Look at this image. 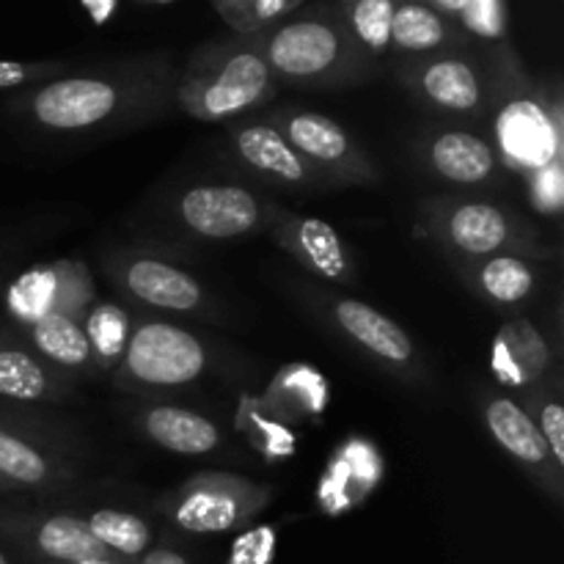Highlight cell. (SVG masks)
Listing matches in <instances>:
<instances>
[{
    "label": "cell",
    "instance_id": "6da1fadb",
    "mask_svg": "<svg viewBox=\"0 0 564 564\" xmlns=\"http://www.w3.org/2000/svg\"><path fill=\"white\" fill-rule=\"evenodd\" d=\"M174 55L165 50L124 55L22 88L9 113L50 143H86L132 132L174 108Z\"/></svg>",
    "mask_w": 564,
    "mask_h": 564
},
{
    "label": "cell",
    "instance_id": "3957f363",
    "mask_svg": "<svg viewBox=\"0 0 564 564\" xmlns=\"http://www.w3.org/2000/svg\"><path fill=\"white\" fill-rule=\"evenodd\" d=\"M279 94L262 55V36L198 44L176 72L174 105L198 121H229L264 108Z\"/></svg>",
    "mask_w": 564,
    "mask_h": 564
},
{
    "label": "cell",
    "instance_id": "e575fe53",
    "mask_svg": "<svg viewBox=\"0 0 564 564\" xmlns=\"http://www.w3.org/2000/svg\"><path fill=\"white\" fill-rule=\"evenodd\" d=\"M72 564H132V562L116 560V556H105V560H83V562H72Z\"/></svg>",
    "mask_w": 564,
    "mask_h": 564
},
{
    "label": "cell",
    "instance_id": "ba28073f",
    "mask_svg": "<svg viewBox=\"0 0 564 564\" xmlns=\"http://www.w3.org/2000/svg\"><path fill=\"white\" fill-rule=\"evenodd\" d=\"M209 361V347L193 330L165 319H138L113 369V386L132 397L169 394L202 380Z\"/></svg>",
    "mask_w": 564,
    "mask_h": 564
},
{
    "label": "cell",
    "instance_id": "484cf974",
    "mask_svg": "<svg viewBox=\"0 0 564 564\" xmlns=\"http://www.w3.org/2000/svg\"><path fill=\"white\" fill-rule=\"evenodd\" d=\"M75 516L102 549L124 562H138L154 545V523L135 510L99 505L94 510H77Z\"/></svg>",
    "mask_w": 564,
    "mask_h": 564
},
{
    "label": "cell",
    "instance_id": "7402d4cb",
    "mask_svg": "<svg viewBox=\"0 0 564 564\" xmlns=\"http://www.w3.org/2000/svg\"><path fill=\"white\" fill-rule=\"evenodd\" d=\"M490 367H494L501 391L521 394L523 389L549 378L560 367V356L532 319L510 317L496 334Z\"/></svg>",
    "mask_w": 564,
    "mask_h": 564
},
{
    "label": "cell",
    "instance_id": "ffe728a7",
    "mask_svg": "<svg viewBox=\"0 0 564 564\" xmlns=\"http://www.w3.org/2000/svg\"><path fill=\"white\" fill-rule=\"evenodd\" d=\"M77 400V383L50 367L14 325H0V402L3 405H66Z\"/></svg>",
    "mask_w": 564,
    "mask_h": 564
},
{
    "label": "cell",
    "instance_id": "4dcf8cb0",
    "mask_svg": "<svg viewBox=\"0 0 564 564\" xmlns=\"http://www.w3.org/2000/svg\"><path fill=\"white\" fill-rule=\"evenodd\" d=\"M303 0H215L213 11L224 20L231 36L253 39L303 9Z\"/></svg>",
    "mask_w": 564,
    "mask_h": 564
},
{
    "label": "cell",
    "instance_id": "7c38bea8",
    "mask_svg": "<svg viewBox=\"0 0 564 564\" xmlns=\"http://www.w3.org/2000/svg\"><path fill=\"white\" fill-rule=\"evenodd\" d=\"M273 499L264 482L226 471H202L160 501L165 521L182 534H226L246 529Z\"/></svg>",
    "mask_w": 564,
    "mask_h": 564
},
{
    "label": "cell",
    "instance_id": "d590c367",
    "mask_svg": "<svg viewBox=\"0 0 564 564\" xmlns=\"http://www.w3.org/2000/svg\"><path fill=\"white\" fill-rule=\"evenodd\" d=\"M0 564H17L14 556L9 554V549H6L3 543H0Z\"/></svg>",
    "mask_w": 564,
    "mask_h": 564
},
{
    "label": "cell",
    "instance_id": "ac0fdd59",
    "mask_svg": "<svg viewBox=\"0 0 564 564\" xmlns=\"http://www.w3.org/2000/svg\"><path fill=\"white\" fill-rule=\"evenodd\" d=\"M94 303H97V290L91 273L75 259L39 264L22 273L9 290V314L11 325L17 328L47 314H64L83 323Z\"/></svg>",
    "mask_w": 564,
    "mask_h": 564
},
{
    "label": "cell",
    "instance_id": "f546056e",
    "mask_svg": "<svg viewBox=\"0 0 564 564\" xmlns=\"http://www.w3.org/2000/svg\"><path fill=\"white\" fill-rule=\"evenodd\" d=\"M83 330H86L97 372L116 369V364L124 356L127 339H130V314L121 306H113V303H94L86 317H83Z\"/></svg>",
    "mask_w": 564,
    "mask_h": 564
},
{
    "label": "cell",
    "instance_id": "d4e9b609",
    "mask_svg": "<svg viewBox=\"0 0 564 564\" xmlns=\"http://www.w3.org/2000/svg\"><path fill=\"white\" fill-rule=\"evenodd\" d=\"M17 328V325H14ZM22 339L58 372L72 378L77 383L80 378H91L97 375L94 367L91 347H88L86 330H83L80 319L64 317V314H47L33 323L17 328Z\"/></svg>",
    "mask_w": 564,
    "mask_h": 564
},
{
    "label": "cell",
    "instance_id": "f1b7e54d",
    "mask_svg": "<svg viewBox=\"0 0 564 564\" xmlns=\"http://www.w3.org/2000/svg\"><path fill=\"white\" fill-rule=\"evenodd\" d=\"M441 17L455 22L474 44L507 42L505 0H427Z\"/></svg>",
    "mask_w": 564,
    "mask_h": 564
},
{
    "label": "cell",
    "instance_id": "1f68e13d",
    "mask_svg": "<svg viewBox=\"0 0 564 564\" xmlns=\"http://www.w3.org/2000/svg\"><path fill=\"white\" fill-rule=\"evenodd\" d=\"M69 69V61H0V91L39 86L66 75Z\"/></svg>",
    "mask_w": 564,
    "mask_h": 564
},
{
    "label": "cell",
    "instance_id": "836d02e7",
    "mask_svg": "<svg viewBox=\"0 0 564 564\" xmlns=\"http://www.w3.org/2000/svg\"><path fill=\"white\" fill-rule=\"evenodd\" d=\"M132 564H196V562L191 560V554H187L174 538H163V540H154L152 549Z\"/></svg>",
    "mask_w": 564,
    "mask_h": 564
},
{
    "label": "cell",
    "instance_id": "8992f818",
    "mask_svg": "<svg viewBox=\"0 0 564 564\" xmlns=\"http://www.w3.org/2000/svg\"><path fill=\"white\" fill-rule=\"evenodd\" d=\"M394 75L419 108L441 119L477 121L494 110L496 66L490 44L485 50L471 44L457 53L402 58Z\"/></svg>",
    "mask_w": 564,
    "mask_h": 564
},
{
    "label": "cell",
    "instance_id": "e0dca14e",
    "mask_svg": "<svg viewBox=\"0 0 564 564\" xmlns=\"http://www.w3.org/2000/svg\"><path fill=\"white\" fill-rule=\"evenodd\" d=\"M416 160L430 176L455 187H496L505 182V163L494 141L457 124H435L422 130L413 143Z\"/></svg>",
    "mask_w": 564,
    "mask_h": 564
},
{
    "label": "cell",
    "instance_id": "52a82bcc",
    "mask_svg": "<svg viewBox=\"0 0 564 564\" xmlns=\"http://www.w3.org/2000/svg\"><path fill=\"white\" fill-rule=\"evenodd\" d=\"M281 204L242 182L196 180L163 202V224L196 242H235L268 231Z\"/></svg>",
    "mask_w": 564,
    "mask_h": 564
},
{
    "label": "cell",
    "instance_id": "4fadbf2b",
    "mask_svg": "<svg viewBox=\"0 0 564 564\" xmlns=\"http://www.w3.org/2000/svg\"><path fill=\"white\" fill-rule=\"evenodd\" d=\"M77 479L75 444L22 408L0 416V488L58 494Z\"/></svg>",
    "mask_w": 564,
    "mask_h": 564
},
{
    "label": "cell",
    "instance_id": "44dd1931",
    "mask_svg": "<svg viewBox=\"0 0 564 564\" xmlns=\"http://www.w3.org/2000/svg\"><path fill=\"white\" fill-rule=\"evenodd\" d=\"M452 268L485 306L507 317H521L540 290V262L532 259L499 253L485 259H455Z\"/></svg>",
    "mask_w": 564,
    "mask_h": 564
},
{
    "label": "cell",
    "instance_id": "2e32d148",
    "mask_svg": "<svg viewBox=\"0 0 564 564\" xmlns=\"http://www.w3.org/2000/svg\"><path fill=\"white\" fill-rule=\"evenodd\" d=\"M477 408L490 438L501 452L554 501L564 505V471L554 463L543 435L527 416L521 402L496 386H479Z\"/></svg>",
    "mask_w": 564,
    "mask_h": 564
},
{
    "label": "cell",
    "instance_id": "8d00e7d4",
    "mask_svg": "<svg viewBox=\"0 0 564 564\" xmlns=\"http://www.w3.org/2000/svg\"><path fill=\"white\" fill-rule=\"evenodd\" d=\"M11 408H14V405H3V402H0V416H3L6 411H11Z\"/></svg>",
    "mask_w": 564,
    "mask_h": 564
},
{
    "label": "cell",
    "instance_id": "4316f807",
    "mask_svg": "<svg viewBox=\"0 0 564 564\" xmlns=\"http://www.w3.org/2000/svg\"><path fill=\"white\" fill-rule=\"evenodd\" d=\"M397 0H336L334 11L352 42L375 64L391 55V17Z\"/></svg>",
    "mask_w": 564,
    "mask_h": 564
},
{
    "label": "cell",
    "instance_id": "5b68a950",
    "mask_svg": "<svg viewBox=\"0 0 564 564\" xmlns=\"http://www.w3.org/2000/svg\"><path fill=\"white\" fill-rule=\"evenodd\" d=\"M419 213L449 262L507 253L543 264L554 257L538 226L501 202L471 193H446L427 198Z\"/></svg>",
    "mask_w": 564,
    "mask_h": 564
},
{
    "label": "cell",
    "instance_id": "8fae6325",
    "mask_svg": "<svg viewBox=\"0 0 564 564\" xmlns=\"http://www.w3.org/2000/svg\"><path fill=\"white\" fill-rule=\"evenodd\" d=\"M259 119L273 124L290 147L308 163V169L334 187H372L380 182V169L367 149L330 116L297 105H279L259 110Z\"/></svg>",
    "mask_w": 564,
    "mask_h": 564
},
{
    "label": "cell",
    "instance_id": "5bb4252c",
    "mask_svg": "<svg viewBox=\"0 0 564 564\" xmlns=\"http://www.w3.org/2000/svg\"><path fill=\"white\" fill-rule=\"evenodd\" d=\"M224 158L259 185L286 193L330 191L284 135L259 116L231 121L224 130Z\"/></svg>",
    "mask_w": 564,
    "mask_h": 564
},
{
    "label": "cell",
    "instance_id": "9c48e42d",
    "mask_svg": "<svg viewBox=\"0 0 564 564\" xmlns=\"http://www.w3.org/2000/svg\"><path fill=\"white\" fill-rule=\"evenodd\" d=\"M303 301L350 350L361 352L367 361L383 369L386 375L408 386L430 380L427 364H424L416 341L389 314L369 306V303L356 301V297L334 295V292L323 290H306Z\"/></svg>",
    "mask_w": 564,
    "mask_h": 564
},
{
    "label": "cell",
    "instance_id": "83f0119b",
    "mask_svg": "<svg viewBox=\"0 0 564 564\" xmlns=\"http://www.w3.org/2000/svg\"><path fill=\"white\" fill-rule=\"evenodd\" d=\"M538 433L543 435L551 457L564 471V405H562V372L560 367L543 378L540 383L529 386L516 397Z\"/></svg>",
    "mask_w": 564,
    "mask_h": 564
},
{
    "label": "cell",
    "instance_id": "9a60e30c",
    "mask_svg": "<svg viewBox=\"0 0 564 564\" xmlns=\"http://www.w3.org/2000/svg\"><path fill=\"white\" fill-rule=\"evenodd\" d=\"M0 540L25 564H72L113 556L69 510H0Z\"/></svg>",
    "mask_w": 564,
    "mask_h": 564
},
{
    "label": "cell",
    "instance_id": "30bf717a",
    "mask_svg": "<svg viewBox=\"0 0 564 564\" xmlns=\"http://www.w3.org/2000/svg\"><path fill=\"white\" fill-rule=\"evenodd\" d=\"M99 264L113 290L132 306L202 319L220 317L207 286L174 259L147 248H110L99 257Z\"/></svg>",
    "mask_w": 564,
    "mask_h": 564
},
{
    "label": "cell",
    "instance_id": "603a6c76",
    "mask_svg": "<svg viewBox=\"0 0 564 564\" xmlns=\"http://www.w3.org/2000/svg\"><path fill=\"white\" fill-rule=\"evenodd\" d=\"M132 424L149 444L174 455L202 457L224 446V433L213 419L171 402H143L132 413Z\"/></svg>",
    "mask_w": 564,
    "mask_h": 564
},
{
    "label": "cell",
    "instance_id": "d6a6232c",
    "mask_svg": "<svg viewBox=\"0 0 564 564\" xmlns=\"http://www.w3.org/2000/svg\"><path fill=\"white\" fill-rule=\"evenodd\" d=\"M529 196L538 213L556 218L562 213L564 204V174H562V160L543 165L540 171L529 174Z\"/></svg>",
    "mask_w": 564,
    "mask_h": 564
},
{
    "label": "cell",
    "instance_id": "d6986e66",
    "mask_svg": "<svg viewBox=\"0 0 564 564\" xmlns=\"http://www.w3.org/2000/svg\"><path fill=\"white\" fill-rule=\"evenodd\" d=\"M268 235L281 251L290 253L292 262L301 264L314 279L336 286L356 284V259L350 246L328 220L281 207Z\"/></svg>",
    "mask_w": 564,
    "mask_h": 564
},
{
    "label": "cell",
    "instance_id": "277c9868",
    "mask_svg": "<svg viewBox=\"0 0 564 564\" xmlns=\"http://www.w3.org/2000/svg\"><path fill=\"white\" fill-rule=\"evenodd\" d=\"M496 66V152L507 171L534 174L562 160V102L523 75L510 44H490Z\"/></svg>",
    "mask_w": 564,
    "mask_h": 564
},
{
    "label": "cell",
    "instance_id": "cb8c5ba5",
    "mask_svg": "<svg viewBox=\"0 0 564 564\" xmlns=\"http://www.w3.org/2000/svg\"><path fill=\"white\" fill-rule=\"evenodd\" d=\"M471 39L452 20L422 0L394 3L391 17V55L397 58H427V55L457 53L471 47Z\"/></svg>",
    "mask_w": 564,
    "mask_h": 564
},
{
    "label": "cell",
    "instance_id": "74e56055",
    "mask_svg": "<svg viewBox=\"0 0 564 564\" xmlns=\"http://www.w3.org/2000/svg\"><path fill=\"white\" fill-rule=\"evenodd\" d=\"M0 494H3V488H0Z\"/></svg>",
    "mask_w": 564,
    "mask_h": 564
},
{
    "label": "cell",
    "instance_id": "7a4b0ae2",
    "mask_svg": "<svg viewBox=\"0 0 564 564\" xmlns=\"http://www.w3.org/2000/svg\"><path fill=\"white\" fill-rule=\"evenodd\" d=\"M262 55L279 88L336 91L380 75V64L361 53L330 3H306L262 33Z\"/></svg>",
    "mask_w": 564,
    "mask_h": 564
}]
</instances>
